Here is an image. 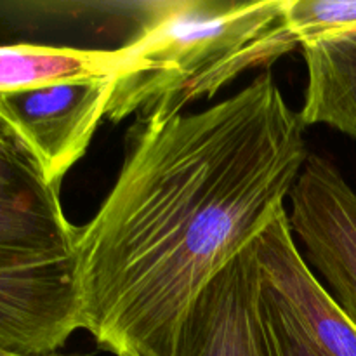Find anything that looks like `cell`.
<instances>
[{
  "label": "cell",
  "mask_w": 356,
  "mask_h": 356,
  "mask_svg": "<svg viewBox=\"0 0 356 356\" xmlns=\"http://www.w3.org/2000/svg\"><path fill=\"white\" fill-rule=\"evenodd\" d=\"M79 329L76 257L0 270V351L54 355Z\"/></svg>",
  "instance_id": "obj_7"
},
{
  "label": "cell",
  "mask_w": 356,
  "mask_h": 356,
  "mask_svg": "<svg viewBox=\"0 0 356 356\" xmlns=\"http://www.w3.org/2000/svg\"><path fill=\"white\" fill-rule=\"evenodd\" d=\"M263 282L330 356H356V327L309 268L291 232L287 209L254 240Z\"/></svg>",
  "instance_id": "obj_8"
},
{
  "label": "cell",
  "mask_w": 356,
  "mask_h": 356,
  "mask_svg": "<svg viewBox=\"0 0 356 356\" xmlns=\"http://www.w3.org/2000/svg\"><path fill=\"white\" fill-rule=\"evenodd\" d=\"M305 127L271 72L204 111L136 122L80 226V329L115 356H172L205 285L285 211L309 156Z\"/></svg>",
  "instance_id": "obj_1"
},
{
  "label": "cell",
  "mask_w": 356,
  "mask_h": 356,
  "mask_svg": "<svg viewBox=\"0 0 356 356\" xmlns=\"http://www.w3.org/2000/svg\"><path fill=\"white\" fill-rule=\"evenodd\" d=\"M263 278V277H261ZM264 313L278 356H330L309 336L284 299L263 282Z\"/></svg>",
  "instance_id": "obj_12"
},
{
  "label": "cell",
  "mask_w": 356,
  "mask_h": 356,
  "mask_svg": "<svg viewBox=\"0 0 356 356\" xmlns=\"http://www.w3.org/2000/svg\"><path fill=\"white\" fill-rule=\"evenodd\" d=\"M111 92L113 79L3 92L0 127L26 149L49 183L61 186L106 118Z\"/></svg>",
  "instance_id": "obj_3"
},
{
  "label": "cell",
  "mask_w": 356,
  "mask_h": 356,
  "mask_svg": "<svg viewBox=\"0 0 356 356\" xmlns=\"http://www.w3.org/2000/svg\"><path fill=\"white\" fill-rule=\"evenodd\" d=\"M285 17L299 45L356 28V0H285Z\"/></svg>",
  "instance_id": "obj_11"
},
{
  "label": "cell",
  "mask_w": 356,
  "mask_h": 356,
  "mask_svg": "<svg viewBox=\"0 0 356 356\" xmlns=\"http://www.w3.org/2000/svg\"><path fill=\"white\" fill-rule=\"evenodd\" d=\"M263 289L252 242L195 299L172 356H278Z\"/></svg>",
  "instance_id": "obj_6"
},
{
  "label": "cell",
  "mask_w": 356,
  "mask_h": 356,
  "mask_svg": "<svg viewBox=\"0 0 356 356\" xmlns=\"http://www.w3.org/2000/svg\"><path fill=\"white\" fill-rule=\"evenodd\" d=\"M125 63L124 47L75 49L0 45V94L63 82L115 79Z\"/></svg>",
  "instance_id": "obj_10"
},
{
  "label": "cell",
  "mask_w": 356,
  "mask_h": 356,
  "mask_svg": "<svg viewBox=\"0 0 356 356\" xmlns=\"http://www.w3.org/2000/svg\"><path fill=\"white\" fill-rule=\"evenodd\" d=\"M289 198V226L306 263L356 327V191L329 160L309 155Z\"/></svg>",
  "instance_id": "obj_4"
},
{
  "label": "cell",
  "mask_w": 356,
  "mask_h": 356,
  "mask_svg": "<svg viewBox=\"0 0 356 356\" xmlns=\"http://www.w3.org/2000/svg\"><path fill=\"white\" fill-rule=\"evenodd\" d=\"M0 356H16V355H9V353H3V351H0Z\"/></svg>",
  "instance_id": "obj_14"
},
{
  "label": "cell",
  "mask_w": 356,
  "mask_h": 356,
  "mask_svg": "<svg viewBox=\"0 0 356 356\" xmlns=\"http://www.w3.org/2000/svg\"><path fill=\"white\" fill-rule=\"evenodd\" d=\"M80 226L63 212L59 186L0 127V270L75 257Z\"/></svg>",
  "instance_id": "obj_5"
},
{
  "label": "cell",
  "mask_w": 356,
  "mask_h": 356,
  "mask_svg": "<svg viewBox=\"0 0 356 356\" xmlns=\"http://www.w3.org/2000/svg\"><path fill=\"white\" fill-rule=\"evenodd\" d=\"M299 45L285 0H179L176 9L124 45L106 118L138 122L183 113L247 70L268 68Z\"/></svg>",
  "instance_id": "obj_2"
},
{
  "label": "cell",
  "mask_w": 356,
  "mask_h": 356,
  "mask_svg": "<svg viewBox=\"0 0 356 356\" xmlns=\"http://www.w3.org/2000/svg\"><path fill=\"white\" fill-rule=\"evenodd\" d=\"M301 47L308 68L302 124H325L356 139V28Z\"/></svg>",
  "instance_id": "obj_9"
},
{
  "label": "cell",
  "mask_w": 356,
  "mask_h": 356,
  "mask_svg": "<svg viewBox=\"0 0 356 356\" xmlns=\"http://www.w3.org/2000/svg\"><path fill=\"white\" fill-rule=\"evenodd\" d=\"M47 356H79V355H47Z\"/></svg>",
  "instance_id": "obj_13"
}]
</instances>
